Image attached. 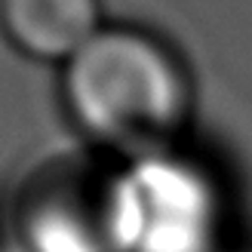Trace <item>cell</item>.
I'll use <instances>...</instances> for the list:
<instances>
[{"label": "cell", "instance_id": "1", "mask_svg": "<svg viewBox=\"0 0 252 252\" xmlns=\"http://www.w3.org/2000/svg\"><path fill=\"white\" fill-rule=\"evenodd\" d=\"M62 95L93 148L126 163L166 154L194 108L179 53L135 25H105L74 53L62 71Z\"/></svg>", "mask_w": 252, "mask_h": 252}, {"label": "cell", "instance_id": "2", "mask_svg": "<svg viewBox=\"0 0 252 252\" xmlns=\"http://www.w3.org/2000/svg\"><path fill=\"white\" fill-rule=\"evenodd\" d=\"M12 224L22 252H138L145 216L135 166L105 151L46 160L22 182Z\"/></svg>", "mask_w": 252, "mask_h": 252}, {"label": "cell", "instance_id": "3", "mask_svg": "<svg viewBox=\"0 0 252 252\" xmlns=\"http://www.w3.org/2000/svg\"><path fill=\"white\" fill-rule=\"evenodd\" d=\"M135 175L145 216L138 252H203L219 221V200L206 175L169 154L142 160Z\"/></svg>", "mask_w": 252, "mask_h": 252}, {"label": "cell", "instance_id": "4", "mask_svg": "<svg viewBox=\"0 0 252 252\" xmlns=\"http://www.w3.org/2000/svg\"><path fill=\"white\" fill-rule=\"evenodd\" d=\"M102 28V0H0V34L37 62L65 65Z\"/></svg>", "mask_w": 252, "mask_h": 252}, {"label": "cell", "instance_id": "5", "mask_svg": "<svg viewBox=\"0 0 252 252\" xmlns=\"http://www.w3.org/2000/svg\"><path fill=\"white\" fill-rule=\"evenodd\" d=\"M0 252H6V249H0Z\"/></svg>", "mask_w": 252, "mask_h": 252}]
</instances>
